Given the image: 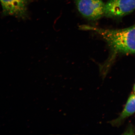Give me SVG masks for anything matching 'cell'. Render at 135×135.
Here are the masks:
<instances>
[{"label":"cell","instance_id":"obj_1","mask_svg":"<svg viewBox=\"0 0 135 135\" xmlns=\"http://www.w3.org/2000/svg\"><path fill=\"white\" fill-rule=\"evenodd\" d=\"M83 30L93 31L105 40L113 56L116 54L135 53V25L122 29H106L83 25Z\"/></svg>","mask_w":135,"mask_h":135},{"label":"cell","instance_id":"obj_2","mask_svg":"<svg viewBox=\"0 0 135 135\" xmlns=\"http://www.w3.org/2000/svg\"><path fill=\"white\" fill-rule=\"evenodd\" d=\"M81 15L90 20H96L104 16L105 3L103 0H75Z\"/></svg>","mask_w":135,"mask_h":135},{"label":"cell","instance_id":"obj_3","mask_svg":"<svg viewBox=\"0 0 135 135\" xmlns=\"http://www.w3.org/2000/svg\"><path fill=\"white\" fill-rule=\"evenodd\" d=\"M135 10V0H109L105 3L104 16L109 18L123 17Z\"/></svg>","mask_w":135,"mask_h":135},{"label":"cell","instance_id":"obj_4","mask_svg":"<svg viewBox=\"0 0 135 135\" xmlns=\"http://www.w3.org/2000/svg\"><path fill=\"white\" fill-rule=\"evenodd\" d=\"M32 0H0L4 15L24 18L27 6Z\"/></svg>","mask_w":135,"mask_h":135},{"label":"cell","instance_id":"obj_5","mask_svg":"<svg viewBox=\"0 0 135 135\" xmlns=\"http://www.w3.org/2000/svg\"><path fill=\"white\" fill-rule=\"evenodd\" d=\"M135 113V94H132L129 98L123 111L117 119L113 121L114 125L119 124L123 120Z\"/></svg>","mask_w":135,"mask_h":135},{"label":"cell","instance_id":"obj_6","mask_svg":"<svg viewBox=\"0 0 135 135\" xmlns=\"http://www.w3.org/2000/svg\"><path fill=\"white\" fill-rule=\"evenodd\" d=\"M133 90H134V94H135V84L134 86V89H133Z\"/></svg>","mask_w":135,"mask_h":135}]
</instances>
